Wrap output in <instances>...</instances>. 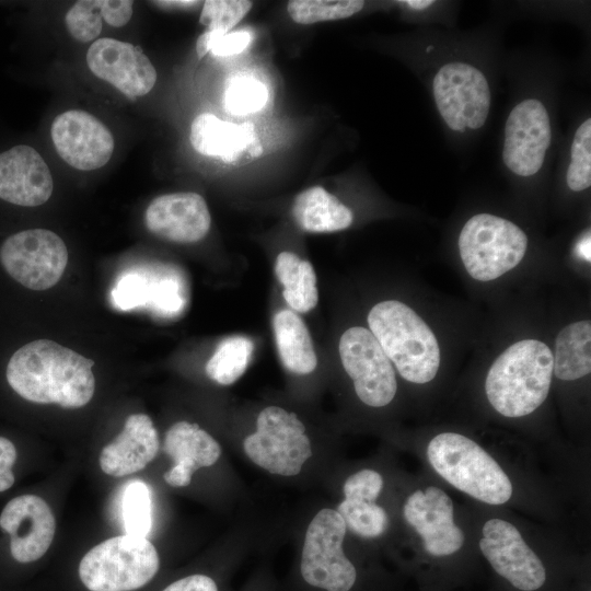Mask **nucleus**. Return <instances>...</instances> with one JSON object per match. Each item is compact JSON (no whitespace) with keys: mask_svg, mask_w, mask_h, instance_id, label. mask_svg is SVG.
<instances>
[{"mask_svg":"<svg viewBox=\"0 0 591 591\" xmlns=\"http://www.w3.org/2000/svg\"><path fill=\"white\" fill-rule=\"evenodd\" d=\"M93 364L68 347L36 339L11 356L4 374L9 387L26 402L79 408L94 394Z\"/></svg>","mask_w":591,"mask_h":591,"instance_id":"nucleus-1","label":"nucleus"},{"mask_svg":"<svg viewBox=\"0 0 591 591\" xmlns=\"http://www.w3.org/2000/svg\"><path fill=\"white\" fill-rule=\"evenodd\" d=\"M552 375L549 347L537 339H523L508 347L494 361L486 376V395L502 416L523 417L546 399Z\"/></svg>","mask_w":591,"mask_h":591,"instance_id":"nucleus-2","label":"nucleus"},{"mask_svg":"<svg viewBox=\"0 0 591 591\" xmlns=\"http://www.w3.org/2000/svg\"><path fill=\"white\" fill-rule=\"evenodd\" d=\"M368 324L405 380L422 384L436 376L440 364L437 338L408 305L396 300L380 302L369 312Z\"/></svg>","mask_w":591,"mask_h":591,"instance_id":"nucleus-3","label":"nucleus"},{"mask_svg":"<svg viewBox=\"0 0 591 591\" xmlns=\"http://www.w3.org/2000/svg\"><path fill=\"white\" fill-rule=\"evenodd\" d=\"M427 457L433 470L456 489L488 505H502L512 484L499 464L480 445L454 432L431 439Z\"/></svg>","mask_w":591,"mask_h":591,"instance_id":"nucleus-4","label":"nucleus"},{"mask_svg":"<svg viewBox=\"0 0 591 591\" xmlns=\"http://www.w3.org/2000/svg\"><path fill=\"white\" fill-rule=\"evenodd\" d=\"M159 566L147 537L125 534L91 548L79 564V577L90 591H134L150 582Z\"/></svg>","mask_w":591,"mask_h":591,"instance_id":"nucleus-5","label":"nucleus"},{"mask_svg":"<svg viewBox=\"0 0 591 591\" xmlns=\"http://www.w3.org/2000/svg\"><path fill=\"white\" fill-rule=\"evenodd\" d=\"M526 247L528 237L517 224L489 213L473 216L459 236L462 262L479 281L497 279L514 268Z\"/></svg>","mask_w":591,"mask_h":591,"instance_id":"nucleus-6","label":"nucleus"},{"mask_svg":"<svg viewBox=\"0 0 591 591\" xmlns=\"http://www.w3.org/2000/svg\"><path fill=\"white\" fill-rule=\"evenodd\" d=\"M245 454L259 467L281 476H294L312 456L305 427L294 413L277 406L264 408L256 431L243 442Z\"/></svg>","mask_w":591,"mask_h":591,"instance_id":"nucleus-7","label":"nucleus"},{"mask_svg":"<svg viewBox=\"0 0 591 591\" xmlns=\"http://www.w3.org/2000/svg\"><path fill=\"white\" fill-rule=\"evenodd\" d=\"M346 524L333 509L320 510L310 522L301 556V575L311 586L326 591H349L357 571L343 552Z\"/></svg>","mask_w":591,"mask_h":591,"instance_id":"nucleus-8","label":"nucleus"},{"mask_svg":"<svg viewBox=\"0 0 591 591\" xmlns=\"http://www.w3.org/2000/svg\"><path fill=\"white\" fill-rule=\"evenodd\" d=\"M0 263L13 280L31 290L42 291L55 286L63 275L68 251L55 232L30 229L2 242Z\"/></svg>","mask_w":591,"mask_h":591,"instance_id":"nucleus-9","label":"nucleus"},{"mask_svg":"<svg viewBox=\"0 0 591 591\" xmlns=\"http://www.w3.org/2000/svg\"><path fill=\"white\" fill-rule=\"evenodd\" d=\"M433 96L445 124L455 131L484 126L490 108L485 76L464 62H450L433 79Z\"/></svg>","mask_w":591,"mask_h":591,"instance_id":"nucleus-10","label":"nucleus"},{"mask_svg":"<svg viewBox=\"0 0 591 591\" xmlns=\"http://www.w3.org/2000/svg\"><path fill=\"white\" fill-rule=\"evenodd\" d=\"M339 355L361 402L372 407L392 402L397 390L394 369L370 329L348 328L339 339Z\"/></svg>","mask_w":591,"mask_h":591,"instance_id":"nucleus-11","label":"nucleus"},{"mask_svg":"<svg viewBox=\"0 0 591 591\" xmlns=\"http://www.w3.org/2000/svg\"><path fill=\"white\" fill-rule=\"evenodd\" d=\"M56 532L48 503L34 494L12 497L0 511V535L13 561L26 565L40 559Z\"/></svg>","mask_w":591,"mask_h":591,"instance_id":"nucleus-12","label":"nucleus"},{"mask_svg":"<svg viewBox=\"0 0 591 591\" xmlns=\"http://www.w3.org/2000/svg\"><path fill=\"white\" fill-rule=\"evenodd\" d=\"M479 548L495 571L522 591H535L546 580L545 567L518 529L508 521L490 519L482 530Z\"/></svg>","mask_w":591,"mask_h":591,"instance_id":"nucleus-13","label":"nucleus"},{"mask_svg":"<svg viewBox=\"0 0 591 591\" xmlns=\"http://www.w3.org/2000/svg\"><path fill=\"white\" fill-rule=\"evenodd\" d=\"M50 136L59 157L80 171L104 166L115 148L109 129L95 116L79 109L59 114L51 124Z\"/></svg>","mask_w":591,"mask_h":591,"instance_id":"nucleus-14","label":"nucleus"},{"mask_svg":"<svg viewBox=\"0 0 591 591\" xmlns=\"http://www.w3.org/2000/svg\"><path fill=\"white\" fill-rule=\"evenodd\" d=\"M551 140L545 106L534 99L522 101L506 121L503 162L517 175L531 176L542 167Z\"/></svg>","mask_w":591,"mask_h":591,"instance_id":"nucleus-15","label":"nucleus"},{"mask_svg":"<svg viewBox=\"0 0 591 591\" xmlns=\"http://www.w3.org/2000/svg\"><path fill=\"white\" fill-rule=\"evenodd\" d=\"M89 69L130 99L148 94L157 82V71L139 47L115 38L92 43L86 53Z\"/></svg>","mask_w":591,"mask_h":591,"instance_id":"nucleus-16","label":"nucleus"},{"mask_svg":"<svg viewBox=\"0 0 591 591\" xmlns=\"http://www.w3.org/2000/svg\"><path fill=\"white\" fill-rule=\"evenodd\" d=\"M406 522L421 537L425 551L432 556H448L464 544V533L454 523L452 499L430 486L414 491L403 507Z\"/></svg>","mask_w":591,"mask_h":591,"instance_id":"nucleus-17","label":"nucleus"},{"mask_svg":"<svg viewBox=\"0 0 591 591\" xmlns=\"http://www.w3.org/2000/svg\"><path fill=\"white\" fill-rule=\"evenodd\" d=\"M147 229L175 243H195L204 239L211 224L205 199L196 193H173L155 197L144 212Z\"/></svg>","mask_w":591,"mask_h":591,"instance_id":"nucleus-18","label":"nucleus"},{"mask_svg":"<svg viewBox=\"0 0 591 591\" xmlns=\"http://www.w3.org/2000/svg\"><path fill=\"white\" fill-rule=\"evenodd\" d=\"M53 189L49 167L34 148L19 144L0 153V199L36 207L49 199Z\"/></svg>","mask_w":591,"mask_h":591,"instance_id":"nucleus-19","label":"nucleus"},{"mask_svg":"<svg viewBox=\"0 0 591 591\" xmlns=\"http://www.w3.org/2000/svg\"><path fill=\"white\" fill-rule=\"evenodd\" d=\"M189 140L198 153L219 157L232 165L246 164L263 153L252 124L224 121L210 113L200 114L193 120Z\"/></svg>","mask_w":591,"mask_h":591,"instance_id":"nucleus-20","label":"nucleus"},{"mask_svg":"<svg viewBox=\"0 0 591 591\" xmlns=\"http://www.w3.org/2000/svg\"><path fill=\"white\" fill-rule=\"evenodd\" d=\"M158 431L146 414L127 417L121 432L100 454L101 470L121 477L143 470L158 454Z\"/></svg>","mask_w":591,"mask_h":591,"instance_id":"nucleus-21","label":"nucleus"},{"mask_svg":"<svg viewBox=\"0 0 591 591\" xmlns=\"http://www.w3.org/2000/svg\"><path fill=\"white\" fill-rule=\"evenodd\" d=\"M163 451L174 462L163 475L165 483L173 487L188 486L198 468L213 465L221 455L220 444L207 431L184 420L169 428Z\"/></svg>","mask_w":591,"mask_h":591,"instance_id":"nucleus-22","label":"nucleus"},{"mask_svg":"<svg viewBox=\"0 0 591 591\" xmlns=\"http://www.w3.org/2000/svg\"><path fill=\"white\" fill-rule=\"evenodd\" d=\"M292 216L301 229L314 233L344 230L354 219L351 210L321 186L310 187L296 197Z\"/></svg>","mask_w":591,"mask_h":591,"instance_id":"nucleus-23","label":"nucleus"},{"mask_svg":"<svg viewBox=\"0 0 591 591\" xmlns=\"http://www.w3.org/2000/svg\"><path fill=\"white\" fill-rule=\"evenodd\" d=\"M273 329L283 367L296 374L313 372L317 358L302 318L290 310H281L273 317Z\"/></svg>","mask_w":591,"mask_h":591,"instance_id":"nucleus-24","label":"nucleus"},{"mask_svg":"<svg viewBox=\"0 0 591 591\" xmlns=\"http://www.w3.org/2000/svg\"><path fill=\"white\" fill-rule=\"evenodd\" d=\"M590 351V321H579L565 326L556 337L553 373L564 381H573L589 374Z\"/></svg>","mask_w":591,"mask_h":591,"instance_id":"nucleus-25","label":"nucleus"},{"mask_svg":"<svg viewBox=\"0 0 591 591\" xmlns=\"http://www.w3.org/2000/svg\"><path fill=\"white\" fill-rule=\"evenodd\" d=\"M275 274L283 286L282 294L291 309L306 313L316 306V276L309 260L291 252H281L276 258Z\"/></svg>","mask_w":591,"mask_h":591,"instance_id":"nucleus-26","label":"nucleus"},{"mask_svg":"<svg viewBox=\"0 0 591 591\" xmlns=\"http://www.w3.org/2000/svg\"><path fill=\"white\" fill-rule=\"evenodd\" d=\"M254 350L253 341L243 335L222 339L206 363L207 375L221 385L234 383L246 370Z\"/></svg>","mask_w":591,"mask_h":591,"instance_id":"nucleus-27","label":"nucleus"},{"mask_svg":"<svg viewBox=\"0 0 591 591\" xmlns=\"http://www.w3.org/2000/svg\"><path fill=\"white\" fill-rule=\"evenodd\" d=\"M336 511L343 518L346 528L361 537L381 536L389 525L387 513L375 501L345 498Z\"/></svg>","mask_w":591,"mask_h":591,"instance_id":"nucleus-28","label":"nucleus"},{"mask_svg":"<svg viewBox=\"0 0 591 591\" xmlns=\"http://www.w3.org/2000/svg\"><path fill=\"white\" fill-rule=\"evenodd\" d=\"M268 100L266 85L252 76L239 73L227 82L222 95L224 109L232 115H247L264 107Z\"/></svg>","mask_w":591,"mask_h":591,"instance_id":"nucleus-29","label":"nucleus"},{"mask_svg":"<svg viewBox=\"0 0 591 591\" xmlns=\"http://www.w3.org/2000/svg\"><path fill=\"white\" fill-rule=\"evenodd\" d=\"M363 5L361 0H291L287 10L296 23L313 24L349 18Z\"/></svg>","mask_w":591,"mask_h":591,"instance_id":"nucleus-30","label":"nucleus"},{"mask_svg":"<svg viewBox=\"0 0 591 591\" xmlns=\"http://www.w3.org/2000/svg\"><path fill=\"white\" fill-rule=\"evenodd\" d=\"M121 509L126 533L147 537L152 526V501L147 484L140 480L128 484L123 495Z\"/></svg>","mask_w":591,"mask_h":591,"instance_id":"nucleus-31","label":"nucleus"},{"mask_svg":"<svg viewBox=\"0 0 591 591\" xmlns=\"http://www.w3.org/2000/svg\"><path fill=\"white\" fill-rule=\"evenodd\" d=\"M567 185L573 192L591 185V119H586L577 129L570 150Z\"/></svg>","mask_w":591,"mask_h":591,"instance_id":"nucleus-32","label":"nucleus"},{"mask_svg":"<svg viewBox=\"0 0 591 591\" xmlns=\"http://www.w3.org/2000/svg\"><path fill=\"white\" fill-rule=\"evenodd\" d=\"M102 0L77 1L66 13L65 23L70 35L78 42L96 39L102 30Z\"/></svg>","mask_w":591,"mask_h":591,"instance_id":"nucleus-33","label":"nucleus"},{"mask_svg":"<svg viewBox=\"0 0 591 591\" xmlns=\"http://www.w3.org/2000/svg\"><path fill=\"white\" fill-rule=\"evenodd\" d=\"M246 0H208L204 2L199 22L207 31L229 33L251 10Z\"/></svg>","mask_w":591,"mask_h":591,"instance_id":"nucleus-34","label":"nucleus"},{"mask_svg":"<svg viewBox=\"0 0 591 591\" xmlns=\"http://www.w3.org/2000/svg\"><path fill=\"white\" fill-rule=\"evenodd\" d=\"M383 488L382 476L373 470H361L350 475L343 487L346 499L375 501Z\"/></svg>","mask_w":591,"mask_h":591,"instance_id":"nucleus-35","label":"nucleus"},{"mask_svg":"<svg viewBox=\"0 0 591 591\" xmlns=\"http://www.w3.org/2000/svg\"><path fill=\"white\" fill-rule=\"evenodd\" d=\"M209 43V51L218 57H228L240 54L251 43L252 36L246 31L221 33L206 31Z\"/></svg>","mask_w":591,"mask_h":591,"instance_id":"nucleus-36","label":"nucleus"},{"mask_svg":"<svg viewBox=\"0 0 591 591\" xmlns=\"http://www.w3.org/2000/svg\"><path fill=\"white\" fill-rule=\"evenodd\" d=\"M20 452L16 443L0 434V494L11 489L16 482V465Z\"/></svg>","mask_w":591,"mask_h":591,"instance_id":"nucleus-37","label":"nucleus"},{"mask_svg":"<svg viewBox=\"0 0 591 591\" xmlns=\"http://www.w3.org/2000/svg\"><path fill=\"white\" fill-rule=\"evenodd\" d=\"M134 2L130 0H102L101 15L114 27L126 25L132 16Z\"/></svg>","mask_w":591,"mask_h":591,"instance_id":"nucleus-38","label":"nucleus"},{"mask_svg":"<svg viewBox=\"0 0 591 591\" xmlns=\"http://www.w3.org/2000/svg\"><path fill=\"white\" fill-rule=\"evenodd\" d=\"M163 591H218V588L210 577L192 575L174 581Z\"/></svg>","mask_w":591,"mask_h":591,"instance_id":"nucleus-39","label":"nucleus"},{"mask_svg":"<svg viewBox=\"0 0 591 591\" xmlns=\"http://www.w3.org/2000/svg\"><path fill=\"white\" fill-rule=\"evenodd\" d=\"M153 3L158 7L166 8V9H188V8L197 5L200 2L185 0V1H154Z\"/></svg>","mask_w":591,"mask_h":591,"instance_id":"nucleus-40","label":"nucleus"},{"mask_svg":"<svg viewBox=\"0 0 591 591\" xmlns=\"http://www.w3.org/2000/svg\"><path fill=\"white\" fill-rule=\"evenodd\" d=\"M590 244V234L588 233L577 243L576 246L577 255L588 262H590L591 257Z\"/></svg>","mask_w":591,"mask_h":591,"instance_id":"nucleus-41","label":"nucleus"},{"mask_svg":"<svg viewBox=\"0 0 591 591\" xmlns=\"http://www.w3.org/2000/svg\"><path fill=\"white\" fill-rule=\"evenodd\" d=\"M403 3L407 4L409 8L415 10H424L428 7H430L433 1L432 0H406L403 1Z\"/></svg>","mask_w":591,"mask_h":591,"instance_id":"nucleus-42","label":"nucleus"}]
</instances>
